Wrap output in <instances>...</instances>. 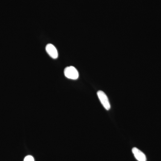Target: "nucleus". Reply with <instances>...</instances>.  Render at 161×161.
I'll list each match as a JSON object with an SVG mask.
<instances>
[{"mask_svg":"<svg viewBox=\"0 0 161 161\" xmlns=\"http://www.w3.org/2000/svg\"><path fill=\"white\" fill-rule=\"evenodd\" d=\"M46 51L47 54L53 59H57L58 58V50L53 44H47L46 47Z\"/></svg>","mask_w":161,"mask_h":161,"instance_id":"7ed1b4c3","label":"nucleus"},{"mask_svg":"<svg viewBox=\"0 0 161 161\" xmlns=\"http://www.w3.org/2000/svg\"><path fill=\"white\" fill-rule=\"evenodd\" d=\"M97 95H98V98H99L100 102L103 105L105 109L108 111L111 108V106H110L108 98L105 93L103 91H99L97 92Z\"/></svg>","mask_w":161,"mask_h":161,"instance_id":"f03ea898","label":"nucleus"},{"mask_svg":"<svg viewBox=\"0 0 161 161\" xmlns=\"http://www.w3.org/2000/svg\"><path fill=\"white\" fill-rule=\"evenodd\" d=\"M64 75L67 78L72 80H77L79 77L78 71L74 66L66 67L64 70Z\"/></svg>","mask_w":161,"mask_h":161,"instance_id":"f257e3e1","label":"nucleus"},{"mask_svg":"<svg viewBox=\"0 0 161 161\" xmlns=\"http://www.w3.org/2000/svg\"><path fill=\"white\" fill-rule=\"evenodd\" d=\"M132 153L136 159L138 161H147V157L145 154L137 148L134 147L132 149Z\"/></svg>","mask_w":161,"mask_h":161,"instance_id":"20e7f679","label":"nucleus"},{"mask_svg":"<svg viewBox=\"0 0 161 161\" xmlns=\"http://www.w3.org/2000/svg\"><path fill=\"white\" fill-rule=\"evenodd\" d=\"M23 161H35V160L32 156L28 155L24 158Z\"/></svg>","mask_w":161,"mask_h":161,"instance_id":"39448f33","label":"nucleus"}]
</instances>
